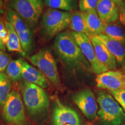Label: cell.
<instances>
[{
	"instance_id": "obj_1",
	"label": "cell",
	"mask_w": 125,
	"mask_h": 125,
	"mask_svg": "<svg viewBox=\"0 0 125 125\" xmlns=\"http://www.w3.org/2000/svg\"><path fill=\"white\" fill-rule=\"evenodd\" d=\"M20 88L30 119L38 124L45 123L49 114L50 99L48 94L44 89L25 81L20 83Z\"/></svg>"
},
{
	"instance_id": "obj_2",
	"label": "cell",
	"mask_w": 125,
	"mask_h": 125,
	"mask_svg": "<svg viewBox=\"0 0 125 125\" xmlns=\"http://www.w3.org/2000/svg\"><path fill=\"white\" fill-rule=\"evenodd\" d=\"M54 48L59 58L70 68H90L71 32L64 31L56 37Z\"/></svg>"
},
{
	"instance_id": "obj_3",
	"label": "cell",
	"mask_w": 125,
	"mask_h": 125,
	"mask_svg": "<svg viewBox=\"0 0 125 125\" xmlns=\"http://www.w3.org/2000/svg\"><path fill=\"white\" fill-rule=\"evenodd\" d=\"M97 102L98 115L103 125H121L125 120V113L119 103L110 94L98 92Z\"/></svg>"
},
{
	"instance_id": "obj_4",
	"label": "cell",
	"mask_w": 125,
	"mask_h": 125,
	"mask_svg": "<svg viewBox=\"0 0 125 125\" xmlns=\"http://www.w3.org/2000/svg\"><path fill=\"white\" fill-rule=\"evenodd\" d=\"M71 12L49 8L43 15L41 21L42 32L47 38L57 37L69 27Z\"/></svg>"
},
{
	"instance_id": "obj_5",
	"label": "cell",
	"mask_w": 125,
	"mask_h": 125,
	"mask_svg": "<svg viewBox=\"0 0 125 125\" xmlns=\"http://www.w3.org/2000/svg\"><path fill=\"white\" fill-rule=\"evenodd\" d=\"M2 107V117L8 124L29 125L22 97L18 90H12Z\"/></svg>"
},
{
	"instance_id": "obj_6",
	"label": "cell",
	"mask_w": 125,
	"mask_h": 125,
	"mask_svg": "<svg viewBox=\"0 0 125 125\" xmlns=\"http://www.w3.org/2000/svg\"><path fill=\"white\" fill-rule=\"evenodd\" d=\"M30 60L59 90L62 86L57 62L49 50L43 49L31 56Z\"/></svg>"
},
{
	"instance_id": "obj_7",
	"label": "cell",
	"mask_w": 125,
	"mask_h": 125,
	"mask_svg": "<svg viewBox=\"0 0 125 125\" xmlns=\"http://www.w3.org/2000/svg\"><path fill=\"white\" fill-rule=\"evenodd\" d=\"M9 7L19 16L30 29L36 27L43 9L42 0H9Z\"/></svg>"
},
{
	"instance_id": "obj_8",
	"label": "cell",
	"mask_w": 125,
	"mask_h": 125,
	"mask_svg": "<svg viewBox=\"0 0 125 125\" xmlns=\"http://www.w3.org/2000/svg\"><path fill=\"white\" fill-rule=\"evenodd\" d=\"M52 125H81L79 115L74 109L64 105L57 96L51 97Z\"/></svg>"
},
{
	"instance_id": "obj_9",
	"label": "cell",
	"mask_w": 125,
	"mask_h": 125,
	"mask_svg": "<svg viewBox=\"0 0 125 125\" xmlns=\"http://www.w3.org/2000/svg\"><path fill=\"white\" fill-rule=\"evenodd\" d=\"M5 18L7 21L12 25L19 37L23 51L28 55L33 48V35L30 27L10 7H7L5 10Z\"/></svg>"
},
{
	"instance_id": "obj_10",
	"label": "cell",
	"mask_w": 125,
	"mask_h": 125,
	"mask_svg": "<svg viewBox=\"0 0 125 125\" xmlns=\"http://www.w3.org/2000/svg\"><path fill=\"white\" fill-rule=\"evenodd\" d=\"M71 33L83 56L89 63L92 71L94 74L99 75L108 71L97 58L91 40L84 34L77 33L73 31Z\"/></svg>"
},
{
	"instance_id": "obj_11",
	"label": "cell",
	"mask_w": 125,
	"mask_h": 125,
	"mask_svg": "<svg viewBox=\"0 0 125 125\" xmlns=\"http://www.w3.org/2000/svg\"><path fill=\"white\" fill-rule=\"evenodd\" d=\"M72 100L87 119L92 121L96 118L97 102L91 90L86 88L79 90L73 95Z\"/></svg>"
},
{
	"instance_id": "obj_12",
	"label": "cell",
	"mask_w": 125,
	"mask_h": 125,
	"mask_svg": "<svg viewBox=\"0 0 125 125\" xmlns=\"http://www.w3.org/2000/svg\"><path fill=\"white\" fill-rule=\"evenodd\" d=\"M97 87L109 92L125 90V72L108 70L98 75L96 79Z\"/></svg>"
},
{
	"instance_id": "obj_13",
	"label": "cell",
	"mask_w": 125,
	"mask_h": 125,
	"mask_svg": "<svg viewBox=\"0 0 125 125\" xmlns=\"http://www.w3.org/2000/svg\"><path fill=\"white\" fill-rule=\"evenodd\" d=\"M91 41L94 49L96 56L101 64L108 70H114L117 67V61L115 57L107 49L97 35L92 37Z\"/></svg>"
},
{
	"instance_id": "obj_14",
	"label": "cell",
	"mask_w": 125,
	"mask_h": 125,
	"mask_svg": "<svg viewBox=\"0 0 125 125\" xmlns=\"http://www.w3.org/2000/svg\"><path fill=\"white\" fill-rule=\"evenodd\" d=\"M96 10L104 24L115 23L119 19L118 6L112 0H98Z\"/></svg>"
},
{
	"instance_id": "obj_15",
	"label": "cell",
	"mask_w": 125,
	"mask_h": 125,
	"mask_svg": "<svg viewBox=\"0 0 125 125\" xmlns=\"http://www.w3.org/2000/svg\"><path fill=\"white\" fill-rule=\"evenodd\" d=\"M22 78L26 82L35 84L44 89L48 88L49 86L46 77L40 70L24 60L23 62Z\"/></svg>"
},
{
	"instance_id": "obj_16",
	"label": "cell",
	"mask_w": 125,
	"mask_h": 125,
	"mask_svg": "<svg viewBox=\"0 0 125 125\" xmlns=\"http://www.w3.org/2000/svg\"><path fill=\"white\" fill-rule=\"evenodd\" d=\"M120 64L125 65V46L122 43L101 34L97 35Z\"/></svg>"
},
{
	"instance_id": "obj_17",
	"label": "cell",
	"mask_w": 125,
	"mask_h": 125,
	"mask_svg": "<svg viewBox=\"0 0 125 125\" xmlns=\"http://www.w3.org/2000/svg\"><path fill=\"white\" fill-rule=\"evenodd\" d=\"M86 23L92 37L103 34L104 24L98 16L96 10H90L84 12Z\"/></svg>"
},
{
	"instance_id": "obj_18",
	"label": "cell",
	"mask_w": 125,
	"mask_h": 125,
	"mask_svg": "<svg viewBox=\"0 0 125 125\" xmlns=\"http://www.w3.org/2000/svg\"><path fill=\"white\" fill-rule=\"evenodd\" d=\"M69 27L73 32L84 34L91 39V36L87 27L84 12L77 10L71 12Z\"/></svg>"
},
{
	"instance_id": "obj_19",
	"label": "cell",
	"mask_w": 125,
	"mask_h": 125,
	"mask_svg": "<svg viewBox=\"0 0 125 125\" xmlns=\"http://www.w3.org/2000/svg\"><path fill=\"white\" fill-rule=\"evenodd\" d=\"M5 25L8 32V40L5 46L6 48L9 52L19 53L25 56L26 54L21 47L19 37L16 32L15 29L12 25L7 20L5 21Z\"/></svg>"
},
{
	"instance_id": "obj_20",
	"label": "cell",
	"mask_w": 125,
	"mask_h": 125,
	"mask_svg": "<svg viewBox=\"0 0 125 125\" xmlns=\"http://www.w3.org/2000/svg\"><path fill=\"white\" fill-rule=\"evenodd\" d=\"M23 60H12L5 70V74L11 82H16L21 81L22 78V68Z\"/></svg>"
},
{
	"instance_id": "obj_21",
	"label": "cell",
	"mask_w": 125,
	"mask_h": 125,
	"mask_svg": "<svg viewBox=\"0 0 125 125\" xmlns=\"http://www.w3.org/2000/svg\"><path fill=\"white\" fill-rule=\"evenodd\" d=\"M44 3L49 8L72 12L77 7L78 0H45Z\"/></svg>"
},
{
	"instance_id": "obj_22",
	"label": "cell",
	"mask_w": 125,
	"mask_h": 125,
	"mask_svg": "<svg viewBox=\"0 0 125 125\" xmlns=\"http://www.w3.org/2000/svg\"><path fill=\"white\" fill-rule=\"evenodd\" d=\"M103 34L125 46V32L121 26L115 23L104 24Z\"/></svg>"
},
{
	"instance_id": "obj_23",
	"label": "cell",
	"mask_w": 125,
	"mask_h": 125,
	"mask_svg": "<svg viewBox=\"0 0 125 125\" xmlns=\"http://www.w3.org/2000/svg\"><path fill=\"white\" fill-rule=\"evenodd\" d=\"M11 81L4 73H0V107H2L11 92Z\"/></svg>"
},
{
	"instance_id": "obj_24",
	"label": "cell",
	"mask_w": 125,
	"mask_h": 125,
	"mask_svg": "<svg viewBox=\"0 0 125 125\" xmlns=\"http://www.w3.org/2000/svg\"><path fill=\"white\" fill-rule=\"evenodd\" d=\"M98 0H79L78 7L80 11L85 12L96 9Z\"/></svg>"
},
{
	"instance_id": "obj_25",
	"label": "cell",
	"mask_w": 125,
	"mask_h": 125,
	"mask_svg": "<svg viewBox=\"0 0 125 125\" xmlns=\"http://www.w3.org/2000/svg\"><path fill=\"white\" fill-rule=\"evenodd\" d=\"M109 92L117 102L122 106L125 112V90H118Z\"/></svg>"
},
{
	"instance_id": "obj_26",
	"label": "cell",
	"mask_w": 125,
	"mask_h": 125,
	"mask_svg": "<svg viewBox=\"0 0 125 125\" xmlns=\"http://www.w3.org/2000/svg\"><path fill=\"white\" fill-rule=\"evenodd\" d=\"M11 57L4 51L0 52V73H4L11 61Z\"/></svg>"
},
{
	"instance_id": "obj_27",
	"label": "cell",
	"mask_w": 125,
	"mask_h": 125,
	"mask_svg": "<svg viewBox=\"0 0 125 125\" xmlns=\"http://www.w3.org/2000/svg\"><path fill=\"white\" fill-rule=\"evenodd\" d=\"M119 8V20L125 26V0L122 2L118 5Z\"/></svg>"
},
{
	"instance_id": "obj_28",
	"label": "cell",
	"mask_w": 125,
	"mask_h": 125,
	"mask_svg": "<svg viewBox=\"0 0 125 125\" xmlns=\"http://www.w3.org/2000/svg\"><path fill=\"white\" fill-rule=\"evenodd\" d=\"M5 21L4 20H3L0 17V49L4 52H5L6 51V47L4 44H3L2 41H1V32H2V31L3 30V29L5 28Z\"/></svg>"
},
{
	"instance_id": "obj_29",
	"label": "cell",
	"mask_w": 125,
	"mask_h": 125,
	"mask_svg": "<svg viewBox=\"0 0 125 125\" xmlns=\"http://www.w3.org/2000/svg\"><path fill=\"white\" fill-rule=\"evenodd\" d=\"M1 39L3 44H4L5 46H6V45H7V43L8 40V30L6 27H5L4 29H3V30L2 31V32H1Z\"/></svg>"
},
{
	"instance_id": "obj_30",
	"label": "cell",
	"mask_w": 125,
	"mask_h": 125,
	"mask_svg": "<svg viewBox=\"0 0 125 125\" xmlns=\"http://www.w3.org/2000/svg\"><path fill=\"white\" fill-rule=\"evenodd\" d=\"M4 13V0H0V15H3Z\"/></svg>"
},
{
	"instance_id": "obj_31",
	"label": "cell",
	"mask_w": 125,
	"mask_h": 125,
	"mask_svg": "<svg viewBox=\"0 0 125 125\" xmlns=\"http://www.w3.org/2000/svg\"><path fill=\"white\" fill-rule=\"evenodd\" d=\"M112 1H114V2L115 3V4H116L117 5H119L120 4H121V3L122 2V1H123V0H112Z\"/></svg>"
},
{
	"instance_id": "obj_32",
	"label": "cell",
	"mask_w": 125,
	"mask_h": 125,
	"mask_svg": "<svg viewBox=\"0 0 125 125\" xmlns=\"http://www.w3.org/2000/svg\"><path fill=\"white\" fill-rule=\"evenodd\" d=\"M125 125V123H124V125Z\"/></svg>"
},
{
	"instance_id": "obj_33",
	"label": "cell",
	"mask_w": 125,
	"mask_h": 125,
	"mask_svg": "<svg viewBox=\"0 0 125 125\" xmlns=\"http://www.w3.org/2000/svg\"><path fill=\"white\" fill-rule=\"evenodd\" d=\"M1 49H0V52H1Z\"/></svg>"
},
{
	"instance_id": "obj_34",
	"label": "cell",
	"mask_w": 125,
	"mask_h": 125,
	"mask_svg": "<svg viewBox=\"0 0 125 125\" xmlns=\"http://www.w3.org/2000/svg\"></svg>"
}]
</instances>
